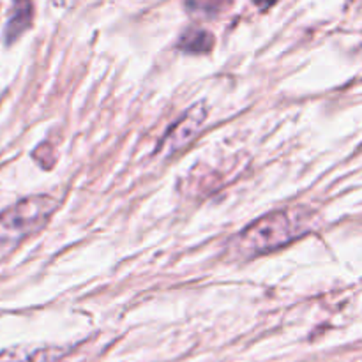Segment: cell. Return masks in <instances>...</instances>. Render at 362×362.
<instances>
[{
	"label": "cell",
	"mask_w": 362,
	"mask_h": 362,
	"mask_svg": "<svg viewBox=\"0 0 362 362\" xmlns=\"http://www.w3.org/2000/svg\"><path fill=\"white\" fill-rule=\"evenodd\" d=\"M313 226V214L306 209L290 207L269 212L251 223L233 240V253L243 258L258 257L288 246Z\"/></svg>",
	"instance_id": "obj_1"
},
{
	"label": "cell",
	"mask_w": 362,
	"mask_h": 362,
	"mask_svg": "<svg viewBox=\"0 0 362 362\" xmlns=\"http://www.w3.org/2000/svg\"><path fill=\"white\" fill-rule=\"evenodd\" d=\"M57 200L48 194L28 197L0 214V244L14 246L41 230L55 212Z\"/></svg>",
	"instance_id": "obj_2"
},
{
	"label": "cell",
	"mask_w": 362,
	"mask_h": 362,
	"mask_svg": "<svg viewBox=\"0 0 362 362\" xmlns=\"http://www.w3.org/2000/svg\"><path fill=\"white\" fill-rule=\"evenodd\" d=\"M205 120H207V110L204 105H194L193 108L187 110L182 119L175 122V126L165 134L158 148V154L173 156L180 148L187 147L202 131Z\"/></svg>",
	"instance_id": "obj_3"
},
{
	"label": "cell",
	"mask_w": 362,
	"mask_h": 362,
	"mask_svg": "<svg viewBox=\"0 0 362 362\" xmlns=\"http://www.w3.org/2000/svg\"><path fill=\"white\" fill-rule=\"evenodd\" d=\"M32 18H34L32 0H13L9 20L6 23V30H4V37H6L7 45L16 41L21 34H25L30 28Z\"/></svg>",
	"instance_id": "obj_4"
},
{
	"label": "cell",
	"mask_w": 362,
	"mask_h": 362,
	"mask_svg": "<svg viewBox=\"0 0 362 362\" xmlns=\"http://www.w3.org/2000/svg\"><path fill=\"white\" fill-rule=\"evenodd\" d=\"M179 48L186 53H209L214 48V37L202 28H189L180 35Z\"/></svg>",
	"instance_id": "obj_5"
},
{
	"label": "cell",
	"mask_w": 362,
	"mask_h": 362,
	"mask_svg": "<svg viewBox=\"0 0 362 362\" xmlns=\"http://www.w3.org/2000/svg\"><path fill=\"white\" fill-rule=\"evenodd\" d=\"M232 2L233 0H186V6L193 13L214 16V14H219L225 9H228Z\"/></svg>",
	"instance_id": "obj_6"
},
{
	"label": "cell",
	"mask_w": 362,
	"mask_h": 362,
	"mask_svg": "<svg viewBox=\"0 0 362 362\" xmlns=\"http://www.w3.org/2000/svg\"><path fill=\"white\" fill-rule=\"evenodd\" d=\"M255 4H257L258 7H260V9H267V7H271L272 4L276 2V0H253Z\"/></svg>",
	"instance_id": "obj_7"
}]
</instances>
